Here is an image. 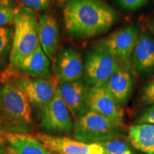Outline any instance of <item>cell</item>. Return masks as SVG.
Instances as JSON below:
<instances>
[{
    "label": "cell",
    "mask_w": 154,
    "mask_h": 154,
    "mask_svg": "<svg viewBox=\"0 0 154 154\" xmlns=\"http://www.w3.org/2000/svg\"><path fill=\"white\" fill-rule=\"evenodd\" d=\"M1 143H0V154H4V152H3V149H2V147L1 146Z\"/></svg>",
    "instance_id": "83f0119b"
},
{
    "label": "cell",
    "mask_w": 154,
    "mask_h": 154,
    "mask_svg": "<svg viewBox=\"0 0 154 154\" xmlns=\"http://www.w3.org/2000/svg\"><path fill=\"white\" fill-rule=\"evenodd\" d=\"M140 101L146 105H154V78L143 86L140 95Z\"/></svg>",
    "instance_id": "44dd1931"
},
{
    "label": "cell",
    "mask_w": 154,
    "mask_h": 154,
    "mask_svg": "<svg viewBox=\"0 0 154 154\" xmlns=\"http://www.w3.org/2000/svg\"><path fill=\"white\" fill-rule=\"evenodd\" d=\"M52 154H53V153H52ZM56 154H57V153H56Z\"/></svg>",
    "instance_id": "f1b7e54d"
},
{
    "label": "cell",
    "mask_w": 154,
    "mask_h": 154,
    "mask_svg": "<svg viewBox=\"0 0 154 154\" xmlns=\"http://www.w3.org/2000/svg\"><path fill=\"white\" fill-rule=\"evenodd\" d=\"M120 66L118 61L101 44L86 54L84 61V81L89 86H104Z\"/></svg>",
    "instance_id": "5b68a950"
},
{
    "label": "cell",
    "mask_w": 154,
    "mask_h": 154,
    "mask_svg": "<svg viewBox=\"0 0 154 154\" xmlns=\"http://www.w3.org/2000/svg\"><path fill=\"white\" fill-rule=\"evenodd\" d=\"M134 85L131 69L120 65L104 86L121 105H124L131 95Z\"/></svg>",
    "instance_id": "2e32d148"
},
{
    "label": "cell",
    "mask_w": 154,
    "mask_h": 154,
    "mask_svg": "<svg viewBox=\"0 0 154 154\" xmlns=\"http://www.w3.org/2000/svg\"><path fill=\"white\" fill-rule=\"evenodd\" d=\"M39 45L50 60L54 59L59 44V27L58 21L53 14H45L38 21Z\"/></svg>",
    "instance_id": "9a60e30c"
},
{
    "label": "cell",
    "mask_w": 154,
    "mask_h": 154,
    "mask_svg": "<svg viewBox=\"0 0 154 154\" xmlns=\"http://www.w3.org/2000/svg\"><path fill=\"white\" fill-rule=\"evenodd\" d=\"M34 126L31 105L26 96L13 83H0V136L32 134Z\"/></svg>",
    "instance_id": "3957f363"
},
{
    "label": "cell",
    "mask_w": 154,
    "mask_h": 154,
    "mask_svg": "<svg viewBox=\"0 0 154 154\" xmlns=\"http://www.w3.org/2000/svg\"><path fill=\"white\" fill-rule=\"evenodd\" d=\"M13 77L14 80L9 82L24 93L30 105L43 110L54 98L60 82L52 76L40 79L25 76Z\"/></svg>",
    "instance_id": "52a82bcc"
},
{
    "label": "cell",
    "mask_w": 154,
    "mask_h": 154,
    "mask_svg": "<svg viewBox=\"0 0 154 154\" xmlns=\"http://www.w3.org/2000/svg\"><path fill=\"white\" fill-rule=\"evenodd\" d=\"M104 154H105V153H104Z\"/></svg>",
    "instance_id": "f546056e"
},
{
    "label": "cell",
    "mask_w": 154,
    "mask_h": 154,
    "mask_svg": "<svg viewBox=\"0 0 154 154\" xmlns=\"http://www.w3.org/2000/svg\"><path fill=\"white\" fill-rule=\"evenodd\" d=\"M132 65L140 75L154 73V38L149 31L140 32L133 53Z\"/></svg>",
    "instance_id": "4fadbf2b"
},
{
    "label": "cell",
    "mask_w": 154,
    "mask_h": 154,
    "mask_svg": "<svg viewBox=\"0 0 154 154\" xmlns=\"http://www.w3.org/2000/svg\"><path fill=\"white\" fill-rule=\"evenodd\" d=\"M58 91L75 120L88 110V88L82 79L70 82H59Z\"/></svg>",
    "instance_id": "7c38bea8"
},
{
    "label": "cell",
    "mask_w": 154,
    "mask_h": 154,
    "mask_svg": "<svg viewBox=\"0 0 154 154\" xmlns=\"http://www.w3.org/2000/svg\"><path fill=\"white\" fill-rule=\"evenodd\" d=\"M35 138L51 152L57 154H104L99 143H86L67 137L36 133Z\"/></svg>",
    "instance_id": "30bf717a"
},
{
    "label": "cell",
    "mask_w": 154,
    "mask_h": 154,
    "mask_svg": "<svg viewBox=\"0 0 154 154\" xmlns=\"http://www.w3.org/2000/svg\"><path fill=\"white\" fill-rule=\"evenodd\" d=\"M71 114L57 88L54 98L44 109L41 128L44 134L53 136L69 134L74 127Z\"/></svg>",
    "instance_id": "ba28073f"
},
{
    "label": "cell",
    "mask_w": 154,
    "mask_h": 154,
    "mask_svg": "<svg viewBox=\"0 0 154 154\" xmlns=\"http://www.w3.org/2000/svg\"><path fill=\"white\" fill-rule=\"evenodd\" d=\"M128 139L135 149L146 154H154V124H141L131 126Z\"/></svg>",
    "instance_id": "ac0fdd59"
},
{
    "label": "cell",
    "mask_w": 154,
    "mask_h": 154,
    "mask_svg": "<svg viewBox=\"0 0 154 154\" xmlns=\"http://www.w3.org/2000/svg\"><path fill=\"white\" fill-rule=\"evenodd\" d=\"M13 34L14 32L10 27H0V65L6 61L9 54H10Z\"/></svg>",
    "instance_id": "ffe728a7"
},
{
    "label": "cell",
    "mask_w": 154,
    "mask_h": 154,
    "mask_svg": "<svg viewBox=\"0 0 154 154\" xmlns=\"http://www.w3.org/2000/svg\"><path fill=\"white\" fill-rule=\"evenodd\" d=\"M122 125L116 124L103 116L88 110L75 120L73 135L75 140L86 143H99L119 138Z\"/></svg>",
    "instance_id": "277c9868"
},
{
    "label": "cell",
    "mask_w": 154,
    "mask_h": 154,
    "mask_svg": "<svg viewBox=\"0 0 154 154\" xmlns=\"http://www.w3.org/2000/svg\"><path fill=\"white\" fill-rule=\"evenodd\" d=\"M105 154H134L128 143L119 138H113L99 143Z\"/></svg>",
    "instance_id": "d6986e66"
},
{
    "label": "cell",
    "mask_w": 154,
    "mask_h": 154,
    "mask_svg": "<svg viewBox=\"0 0 154 154\" xmlns=\"http://www.w3.org/2000/svg\"><path fill=\"white\" fill-rule=\"evenodd\" d=\"M138 124H154V105L148 108L142 113L138 119Z\"/></svg>",
    "instance_id": "d4e9b609"
},
{
    "label": "cell",
    "mask_w": 154,
    "mask_h": 154,
    "mask_svg": "<svg viewBox=\"0 0 154 154\" xmlns=\"http://www.w3.org/2000/svg\"><path fill=\"white\" fill-rule=\"evenodd\" d=\"M122 8L127 10H136L145 5L148 0H117Z\"/></svg>",
    "instance_id": "cb8c5ba5"
},
{
    "label": "cell",
    "mask_w": 154,
    "mask_h": 154,
    "mask_svg": "<svg viewBox=\"0 0 154 154\" xmlns=\"http://www.w3.org/2000/svg\"><path fill=\"white\" fill-rule=\"evenodd\" d=\"M21 5L29 8L34 11H42L47 9L51 0H19Z\"/></svg>",
    "instance_id": "7402d4cb"
},
{
    "label": "cell",
    "mask_w": 154,
    "mask_h": 154,
    "mask_svg": "<svg viewBox=\"0 0 154 154\" xmlns=\"http://www.w3.org/2000/svg\"><path fill=\"white\" fill-rule=\"evenodd\" d=\"M14 30L9 54V66L0 76V83H4L16 76L22 61L39 47L38 19L36 11L24 6L15 8Z\"/></svg>",
    "instance_id": "7a4b0ae2"
},
{
    "label": "cell",
    "mask_w": 154,
    "mask_h": 154,
    "mask_svg": "<svg viewBox=\"0 0 154 154\" xmlns=\"http://www.w3.org/2000/svg\"><path fill=\"white\" fill-rule=\"evenodd\" d=\"M18 72L30 78H47L51 76V60L39 46L22 61Z\"/></svg>",
    "instance_id": "e0dca14e"
},
{
    "label": "cell",
    "mask_w": 154,
    "mask_h": 154,
    "mask_svg": "<svg viewBox=\"0 0 154 154\" xmlns=\"http://www.w3.org/2000/svg\"><path fill=\"white\" fill-rule=\"evenodd\" d=\"M14 0H0V8L13 7Z\"/></svg>",
    "instance_id": "4316f807"
},
{
    "label": "cell",
    "mask_w": 154,
    "mask_h": 154,
    "mask_svg": "<svg viewBox=\"0 0 154 154\" xmlns=\"http://www.w3.org/2000/svg\"><path fill=\"white\" fill-rule=\"evenodd\" d=\"M139 34V26L137 24L127 25L109 34L100 44L120 65L131 69V58Z\"/></svg>",
    "instance_id": "8992f818"
},
{
    "label": "cell",
    "mask_w": 154,
    "mask_h": 154,
    "mask_svg": "<svg viewBox=\"0 0 154 154\" xmlns=\"http://www.w3.org/2000/svg\"><path fill=\"white\" fill-rule=\"evenodd\" d=\"M53 69L56 77L60 82L82 79L84 74V62L82 56L74 48H63L56 58Z\"/></svg>",
    "instance_id": "8fae6325"
},
{
    "label": "cell",
    "mask_w": 154,
    "mask_h": 154,
    "mask_svg": "<svg viewBox=\"0 0 154 154\" xmlns=\"http://www.w3.org/2000/svg\"><path fill=\"white\" fill-rule=\"evenodd\" d=\"M88 109L99 113L116 124L122 125L124 110L118 101L104 86H90L88 95Z\"/></svg>",
    "instance_id": "9c48e42d"
},
{
    "label": "cell",
    "mask_w": 154,
    "mask_h": 154,
    "mask_svg": "<svg viewBox=\"0 0 154 154\" xmlns=\"http://www.w3.org/2000/svg\"><path fill=\"white\" fill-rule=\"evenodd\" d=\"M146 28L148 29V31L151 33V35H153L154 38V18L146 21Z\"/></svg>",
    "instance_id": "484cf974"
},
{
    "label": "cell",
    "mask_w": 154,
    "mask_h": 154,
    "mask_svg": "<svg viewBox=\"0 0 154 154\" xmlns=\"http://www.w3.org/2000/svg\"><path fill=\"white\" fill-rule=\"evenodd\" d=\"M16 9L14 7L0 8V27L14 24Z\"/></svg>",
    "instance_id": "603a6c76"
},
{
    "label": "cell",
    "mask_w": 154,
    "mask_h": 154,
    "mask_svg": "<svg viewBox=\"0 0 154 154\" xmlns=\"http://www.w3.org/2000/svg\"><path fill=\"white\" fill-rule=\"evenodd\" d=\"M9 154H52L31 134H5L0 136Z\"/></svg>",
    "instance_id": "5bb4252c"
},
{
    "label": "cell",
    "mask_w": 154,
    "mask_h": 154,
    "mask_svg": "<svg viewBox=\"0 0 154 154\" xmlns=\"http://www.w3.org/2000/svg\"><path fill=\"white\" fill-rule=\"evenodd\" d=\"M63 17L67 33L76 38L100 35L116 20L115 11L101 0H67Z\"/></svg>",
    "instance_id": "6da1fadb"
}]
</instances>
